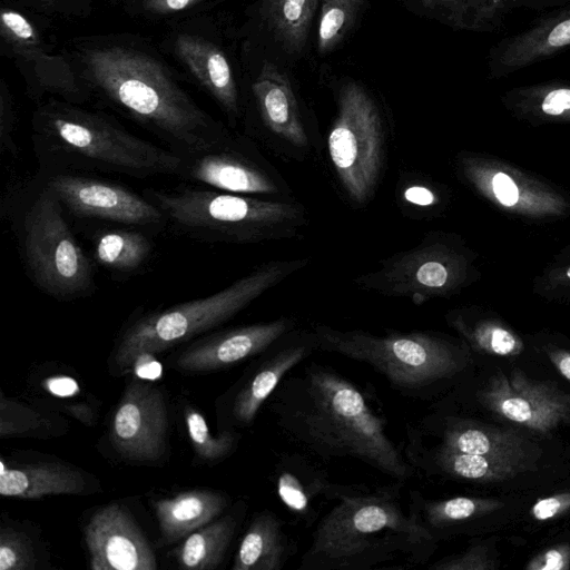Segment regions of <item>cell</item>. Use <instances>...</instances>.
Listing matches in <instances>:
<instances>
[{
    "label": "cell",
    "mask_w": 570,
    "mask_h": 570,
    "mask_svg": "<svg viewBox=\"0 0 570 570\" xmlns=\"http://www.w3.org/2000/svg\"><path fill=\"white\" fill-rule=\"evenodd\" d=\"M264 406L281 433L311 456L356 459L399 482L414 475L386 420L330 366L309 362L289 372Z\"/></svg>",
    "instance_id": "cell-1"
},
{
    "label": "cell",
    "mask_w": 570,
    "mask_h": 570,
    "mask_svg": "<svg viewBox=\"0 0 570 570\" xmlns=\"http://www.w3.org/2000/svg\"><path fill=\"white\" fill-rule=\"evenodd\" d=\"M401 483L346 484L317 520L297 569H410L429 561L438 542L403 509Z\"/></svg>",
    "instance_id": "cell-2"
},
{
    "label": "cell",
    "mask_w": 570,
    "mask_h": 570,
    "mask_svg": "<svg viewBox=\"0 0 570 570\" xmlns=\"http://www.w3.org/2000/svg\"><path fill=\"white\" fill-rule=\"evenodd\" d=\"M85 65L91 83L115 106L181 157L204 151L229 134L203 110L151 56L126 47L90 49Z\"/></svg>",
    "instance_id": "cell-3"
},
{
    "label": "cell",
    "mask_w": 570,
    "mask_h": 570,
    "mask_svg": "<svg viewBox=\"0 0 570 570\" xmlns=\"http://www.w3.org/2000/svg\"><path fill=\"white\" fill-rule=\"evenodd\" d=\"M31 141L41 173H112L134 178L177 176L183 157L132 135L115 120L51 102L32 118Z\"/></svg>",
    "instance_id": "cell-4"
},
{
    "label": "cell",
    "mask_w": 570,
    "mask_h": 570,
    "mask_svg": "<svg viewBox=\"0 0 570 570\" xmlns=\"http://www.w3.org/2000/svg\"><path fill=\"white\" fill-rule=\"evenodd\" d=\"M167 226L189 238L210 243L256 244L296 236L308 224L297 202L263 198L190 184L148 189Z\"/></svg>",
    "instance_id": "cell-5"
},
{
    "label": "cell",
    "mask_w": 570,
    "mask_h": 570,
    "mask_svg": "<svg viewBox=\"0 0 570 570\" xmlns=\"http://www.w3.org/2000/svg\"><path fill=\"white\" fill-rule=\"evenodd\" d=\"M318 351L364 363L404 396L435 397L468 367V348L451 337L429 331L383 335L363 330L311 326Z\"/></svg>",
    "instance_id": "cell-6"
},
{
    "label": "cell",
    "mask_w": 570,
    "mask_h": 570,
    "mask_svg": "<svg viewBox=\"0 0 570 570\" xmlns=\"http://www.w3.org/2000/svg\"><path fill=\"white\" fill-rule=\"evenodd\" d=\"M307 264L306 258L264 263L208 296L136 317L119 334L111 365L116 373L127 372L144 356H154L226 323Z\"/></svg>",
    "instance_id": "cell-7"
},
{
    "label": "cell",
    "mask_w": 570,
    "mask_h": 570,
    "mask_svg": "<svg viewBox=\"0 0 570 570\" xmlns=\"http://www.w3.org/2000/svg\"><path fill=\"white\" fill-rule=\"evenodd\" d=\"M19 209V249L36 286L59 301L91 295L96 289L91 259L72 233L58 197L39 180Z\"/></svg>",
    "instance_id": "cell-8"
},
{
    "label": "cell",
    "mask_w": 570,
    "mask_h": 570,
    "mask_svg": "<svg viewBox=\"0 0 570 570\" xmlns=\"http://www.w3.org/2000/svg\"><path fill=\"white\" fill-rule=\"evenodd\" d=\"M337 114L326 138V149L346 197L356 205L374 196L385 157V132L377 106L356 82L338 94Z\"/></svg>",
    "instance_id": "cell-9"
},
{
    "label": "cell",
    "mask_w": 570,
    "mask_h": 570,
    "mask_svg": "<svg viewBox=\"0 0 570 570\" xmlns=\"http://www.w3.org/2000/svg\"><path fill=\"white\" fill-rule=\"evenodd\" d=\"M468 275L465 255L440 233L426 235L414 247L396 253L376 269L354 278L363 289L423 304L455 291Z\"/></svg>",
    "instance_id": "cell-10"
},
{
    "label": "cell",
    "mask_w": 570,
    "mask_h": 570,
    "mask_svg": "<svg viewBox=\"0 0 570 570\" xmlns=\"http://www.w3.org/2000/svg\"><path fill=\"white\" fill-rule=\"evenodd\" d=\"M40 180L70 215L158 232L167 226L159 207L122 185L78 173H41Z\"/></svg>",
    "instance_id": "cell-11"
},
{
    "label": "cell",
    "mask_w": 570,
    "mask_h": 570,
    "mask_svg": "<svg viewBox=\"0 0 570 570\" xmlns=\"http://www.w3.org/2000/svg\"><path fill=\"white\" fill-rule=\"evenodd\" d=\"M177 177L242 195L283 198L289 190L252 142L230 135L204 151L183 157Z\"/></svg>",
    "instance_id": "cell-12"
},
{
    "label": "cell",
    "mask_w": 570,
    "mask_h": 570,
    "mask_svg": "<svg viewBox=\"0 0 570 570\" xmlns=\"http://www.w3.org/2000/svg\"><path fill=\"white\" fill-rule=\"evenodd\" d=\"M318 351L309 330L295 328L257 355L227 393L224 401V429L247 428L282 380Z\"/></svg>",
    "instance_id": "cell-13"
},
{
    "label": "cell",
    "mask_w": 570,
    "mask_h": 570,
    "mask_svg": "<svg viewBox=\"0 0 570 570\" xmlns=\"http://www.w3.org/2000/svg\"><path fill=\"white\" fill-rule=\"evenodd\" d=\"M169 420L161 390L144 380H132L116 405L110 440L125 459L141 463L159 461L167 450Z\"/></svg>",
    "instance_id": "cell-14"
},
{
    "label": "cell",
    "mask_w": 570,
    "mask_h": 570,
    "mask_svg": "<svg viewBox=\"0 0 570 570\" xmlns=\"http://www.w3.org/2000/svg\"><path fill=\"white\" fill-rule=\"evenodd\" d=\"M476 399L488 411L543 434L570 415V394L554 384L529 379L517 368L510 375H492Z\"/></svg>",
    "instance_id": "cell-15"
},
{
    "label": "cell",
    "mask_w": 570,
    "mask_h": 570,
    "mask_svg": "<svg viewBox=\"0 0 570 570\" xmlns=\"http://www.w3.org/2000/svg\"><path fill=\"white\" fill-rule=\"evenodd\" d=\"M297 327L293 317H278L263 323L213 333L181 350L173 365L189 374L225 370L257 356L278 338Z\"/></svg>",
    "instance_id": "cell-16"
},
{
    "label": "cell",
    "mask_w": 570,
    "mask_h": 570,
    "mask_svg": "<svg viewBox=\"0 0 570 570\" xmlns=\"http://www.w3.org/2000/svg\"><path fill=\"white\" fill-rule=\"evenodd\" d=\"M92 570H156L153 548L126 508L114 502L98 509L85 527Z\"/></svg>",
    "instance_id": "cell-17"
},
{
    "label": "cell",
    "mask_w": 570,
    "mask_h": 570,
    "mask_svg": "<svg viewBox=\"0 0 570 570\" xmlns=\"http://www.w3.org/2000/svg\"><path fill=\"white\" fill-rule=\"evenodd\" d=\"M406 461L424 478H448L460 481L492 482L511 479L525 470L519 460L464 453L424 440L412 425L406 428L403 450Z\"/></svg>",
    "instance_id": "cell-18"
},
{
    "label": "cell",
    "mask_w": 570,
    "mask_h": 570,
    "mask_svg": "<svg viewBox=\"0 0 570 570\" xmlns=\"http://www.w3.org/2000/svg\"><path fill=\"white\" fill-rule=\"evenodd\" d=\"M253 94L262 124L274 138L273 147L289 156H306L315 142L287 76L274 63L265 61L253 83Z\"/></svg>",
    "instance_id": "cell-19"
},
{
    "label": "cell",
    "mask_w": 570,
    "mask_h": 570,
    "mask_svg": "<svg viewBox=\"0 0 570 570\" xmlns=\"http://www.w3.org/2000/svg\"><path fill=\"white\" fill-rule=\"evenodd\" d=\"M424 439L449 449L528 462L529 443L513 431L497 429L434 410L412 425Z\"/></svg>",
    "instance_id": "cell-20"
},
{
    "label": "cell",
    "mask_w": 570,
    "mask_h": 570,
    "mask_svg": "<svg viewBox=\"0 0 570 570\" xmlns=\"http://www.w3.org/2000/svg\"><path fill=\"white\" fill-rule=\"evenodd\" d=\"M311 455L282 453L273 469V483L289 513L307 527L324 504L336 501L346 484L333 482Z\"/></svg>",
    "instance_id": "cell-21"
},
{
    "label": "cell",
    "mask_w": 570,
    "mask_h": 570,
    "mask_svg": "<svg viewBox=\"0 0 570 570\" xmlns=\"http://www.w3.org/2000/svg\"><path fill=\"white\" fill-rule=\"evenodd\" d=\"M460 166L478 191L503 208L532 216L562 209V199L508 167L471 156L463 157Z\"/></svg>",
    "instance_id": "cell-22"
},
{
    "label": "cell",
    "mask_w": 570,
    "mask_h": 570,
    "mask_svg": "<svg viewBox=\"0 0 570 570\" xmlns=\"http://www.w3.org/2000/svg\"><path fill=\"white\" fill-rule=\"evenodd\" d=\"M570 47V7L539 20L529 29L502 40L490 59L492 78H501Z\"/></svg>",
    "instance_id": "cell-23"
},
{
    "label": "cell",
    "mask_w": 570,
    "mask_h": 570,
    "mask_svg": "<svg viewBox=\"0 0 570 570\" xmlns=\"http://www.w3.org/2000/svg\"><path fill=\"white\" fill-rule=\"evenodd\" d=\"M174 49L190 73L217 101L227 117L239 115V100L232 67L214 43L191 35H178Z\"/></svg>",
    "instance_id": "cell-24"
},
{
    "label": "cell",
    "mask_w": 570,
    "mask_h": 570,
    "mask_svg": "<svg viewBox=\"0 0 570 570\" xmlns=\"http://www.w3.org/2000/svg\"><path fill=\"white\" fill-rule=\"evenodd\" d=\"M85 473L63 462H36L7 466L1 461L0 494L7 498L40 499L58 494L88 493Z\"/></svg>",
    "instance_id": "cell-25"
},
{
    "label": "cell",
    "mask_w": 570,
    "mask_h": 570,
    "mask_svg": "<svg viewBox=\"0 0 570 570\" xmlns=\"http://www.w3.org/2000/svg\"><path fill=\"white\" fill-rule=\"evenodd\" d=\"M228 498L210 489H193L154 502L163 544H173L216 520Z\"/></svg>",
    "instance_id": "cell-26"
},
{
    "label": "cell",
    "mask_w": 570,
    "mask_h": 570,
    "mask_svg": "<svg viewBox=\"0 0 570 570\" xmlns=\"http://www.w3.org/2000/svg\"><path fill=\"white\" fill-rule=\"evenodd\" d=\"M295 551L282 519L263 510L253 515L244 532L232 570H282Z\"/></svg>",
    "instance_id": "cell-27"
},
{
    "label": "cell",
    "mask_w": 570,
    "mask_h": 570,
    "mask_svg": "<svg viewBox=\"0 0 570 570\" xmlns=\"http://www.w3.org/2000/svg\"><path fill=\"white\" fill-rule=\"evenodd\" d=\"M153 249L154 243L140 228H107L92 237V253L97 264L122 275L142 267Z\"/></svg>",
    "instance_id": "cell-28"
},
{
    "label": "cell",
    "mask_w": 570,
    "mask_h": 570,
    "mask_svg": "<svg viewBox=\"0 0 570 570\" xmlns=\"http://www.w3.org/2000/svg\"><path fill=\"white\" fill-rule=\"evenodd\" d=\"M237 524V515L227 514L188 534L174 552L178 564L188 570L218 568L233 540Z\"/></svg>",
    "instance_id": "cell-29"
},
{
    "label": "cell",
    "mask_w": 570,
    "mask_h": 570,
    "mask_svg": "<svg viewBox=\"0 0 570 570\" xmlns=\"http://www.w3.org/2000/svg\"><path fill=\"white\" fill-rule=\"evenodd\" d=\"M515 115L532 121H570V85L546 82L513 88L503 97Z\"/></svg>",
    "instance_id": "cell-30"
},
{
    "label": "cell",
    "mask_w": 570,
    "mask_h": 570,
    "mask_svg": "<svg viewBox=\"0 0 570 570\" xmlns=\"http://www.w3.org/2000/svg\"><path fill=\"white\" fill-rule=\"evenodd\" d=\"M320 1L263 0V19L287 52L297 53L304 48Z\"/></svg>",
    "instance_id": "cell-31"
},
{
    "label": "cell",
    "mask_w": 570,
    "mask_h": 570,
    "mask_svg": "<svg viewBox=\"0 0 570 570\" xmlns=\"http://www.w3.org/2000/svg\"><path fill=\"white\" fill-rule=\"evenodd\" d=\"M63 428L58 416L0 394V438H47Z\"/></svg>",
    "instance_id": "cell-32"
},
{
    "label": "cell",
    "mask_w": 570,
    "mask_h": 570,
    "mask_svg": "<svg viewBox=\"0 0 570 570\" xmlns=\"http://www.w3.org/2000/svg\"><path fill=\"white\" fill-rule=\"evenodd\" d=\"M448 321L476 350L499 356L515 355L522 350L518 336L492 321H471L462 312L451 313Z\"/></svg>",
    "instance_id": "cell-33"
},
{
    "label": "cell",
    "mask_w": 570,
    "mask_h": 570,
    "mask_svg": "<svg viewBox=\"0 0 570 570\" xmlns=\"http://www.w3.org/2000/svg\"><path fill=\"white\" fill-rule=\"evenodd\" d=\"M184 422L194 453L204 462L216 463L229 456L242 436L236 430L230 429L213 434L206 417L191 405L184 409Z\"/></svg>",
    "instance_id": "cell-34"
},
{
    "label": "cell",
    "mask_w": 570,
    "mask_h": 570,
    "mask_svg": "<svg viewBox=\"0 0 570 570\" xmlns=\"http://www.w3.org/2000/svg\"><path fill=\"white\" fill-rule=\"evenodd\" d=\"M446 18L461 29L491 30L508 9V0H439Z\"/></svg>",
    "instance_id": "cell-35"
},
{
    "label": "cell",
    "mask_w": 570,
    "mask_h": 570,
    "mask_svg": "<svg viewBox=\"0 0 570 570\" xmlns=\"http://www.w3.org/2000/svg\"><path fill=\"white\" fill-rule=\"evenodd\" d=\"M317 48L333 50L351 29L363 0H321Z\"/></svg>",
    "instance_id": "cell-36"
},
{
    "label": "cell",
    "mask_w": 570,
    "mask_h": 570,
    "mask_svg": "<svg viewBox=\"0 0 570 570\" xmlns=\"http://www.w3.org/2000/svg\"><path fill=\"white\" fill-rule=\"evenodd\" d=\"M0 31L18 55L36 59L41 53L39 36L31 22L21 13L3 9L0 16Z\"/></svg>",
    "instance_id": "cell-37"
},
{
    "label": "cell",
    "mask_w": 570,
    "mask_h": 570,
    "mask_svg": "<svg viewBox=\"0 0 570 570\" xmlns=\"http://www.w3.org/2000/svg\"><path fill=\"white\" fill-rule=\"evenodd\" d=\"M36 554L30 538L10 527L0 528V570H33Z\"/></svg>",
    "instance_id": "cell-38"
},
{
    "label": "cell",
    "mask_w": 570,
    "mask_h": 570,
    "mask_svg": "<svg viewBox=\"0 0 570 570\" xmlns=\"http://www.w3.org/2000/svg\"><path fill=\"white\" fill-rule=\"evenodd\" d=\"M16 118L12 108V101L9 92L1 89L0 96V147L3 154L17 157L18 145L14 137Z\"/></svg>",
    "instance_id": "cell-39"
},
{
    "label": "cell",
    "mask_w": 570,
    "mask_h": 570,
    "mask_svg": "<svg viewBox=\"0 0 570 570\" xmlns=\"http://www.w3.org/2000/svg\"><path fill=\"white\" fill-rule=\"evenodd\" d=\"M432 570H478L491 568L482 547H473L462 554L444 558L432 563Z\"/></svg>",
    "instance_id": "cell-40"
},
{
    "label": "cell",
    "mask_w": 570,
    "mask_h": 570,
    "mask_svg": "<svg viewBox=\"0 0 570 570\" xmlns=\"http://www.w3.org/2000/svg\"><path fill=\"white\" fill-rule=\"evenodd\" d=\"M570 507V494H558L539 500L532 507V514L537 520H548Z\"/></svg>",
    "instance_id": "cell-41"
},
{
    "label": "cell",
    "mask_w": 570,
    "mask_h": 570,
    "mask_svg": "<svg viewBox=\"0 0 570 570\" xmlns=\"http://www.w3.org/2000/svg\"><path fill=\"white\" fill-rule=\"evenodd\" d=\"M569 563V552L566 548L551 549L539 556L528 569L534 570H560L566 569Z\"/></svg>",
    "instance_id": "cell-42"
},
{
    "label": "cell",
    "mask_w": 570,
    "mask_h": 570,
    "mask_svg": "<svg viewBox=\"0 0 570 570\" xmlns=\"http://www.w3.org/2000/svg\"><path fill=\"white\" fill-rule=\"evenodd\" d=\"M402 197L404 202L417 207H430L438 202L433 189L424 184L419 183H414L404 188L402 191Z\"/></svg>",
    "instance_id": "cell-43"
},
{
    "label": "cell",
    "mask_w": 570,
    "mask_h": 570,
    "mask_svg": "<svg viewBox=\"0 0 570 570\" xmlns=\"http://www.w3.org/2000/svg\"><path fill=\"white\" fill-rule=\"evenodd\" d=\"M203 0H141L142 8L153 13H173L188 9Z\"/></svg>",
    "instance_id": "cell-44"
},
{
    "label": "cell",
    "mask_w": 570,
    "mask_h": 570,
    "mask_svg": "<svg viewBox=\"0 0 570 570\" xmlns=\"http://www.w3.org/2000/svg\"><path fill=\"white\" fill-rule=\"evenodd\" d=\"M62 411L88 426L94 425L96 421L95 410L90 404L85 402L66 404L62 406Z\"/></svg>",
    "instance_id": "cell-45"
},
{
    "label": "cell",
    "mask_w": 570,
    "mask_h": 570,
    "mask_svg": "<svg viewBox=\"0 0 570 570\" xmlns=\"http://www.w3.org/2000/svg\"><path fill=\"white\" fill-rule=\"evenodd\" d=\"M548 356L559 373L570 381V353L559 348H549Z\"/></svg>",
    "instance_id": "cell-46"
},
{
    "label": "cell",
    "mask_w": 570,
    "mask_h": 570,
    "mask_svg": "<svg viewBox=\"0 0 570 570\" xmlns=\"http://www.w3.org/2000/svg\"><path fill=\"white\" fill-rule=\"evenodd\" d=\"M566 275L568 278H570V267L566 271Z\"/></svg>",
    "instance_id": "cell-47"
},
{
    "label": "cell",
    "mask_w": 570,
    "mask_h": 570,
    "mask_svg": "<svg viewBox=\"0 0 570 570\" xmlns=\"http://www.w3.org/2000/svg\"><path fill=\"white\" fill-rule=\"evenodd\" d=\"M566 421L570 423V415L567 417V420H566Z\"/></svg>",
    "instance_id": "cell-48"
},
{
    "label": "cell",
    "mask_w": 570,
    "mask_h": 570,
    "mask_svg": "<svg viewBox=\"0 0 570 570\" xmlns=\"http://www.w3.org/2000/svg\"><path fill=\"white\" fill-rule=\"evenodd\" d=\"M422 1H424V2H431L432 0H422Z\"/></svg>",
    "instance_id": "cell-49"
},
{
    "label": "cell",
    "mask_w": 570,
    "mask_h": 570,
    "mask_svg": "<svg viewBox=\"0 0 570 570\" xmlns=\"http://www.w3.org/2000/svg\"><path fill=\"white\" fill-rule=\"evenodd\" d=\"M509 1V0H508Z\"/></svg>",
    "instance_id": "cell-50"
}]
</instances>
